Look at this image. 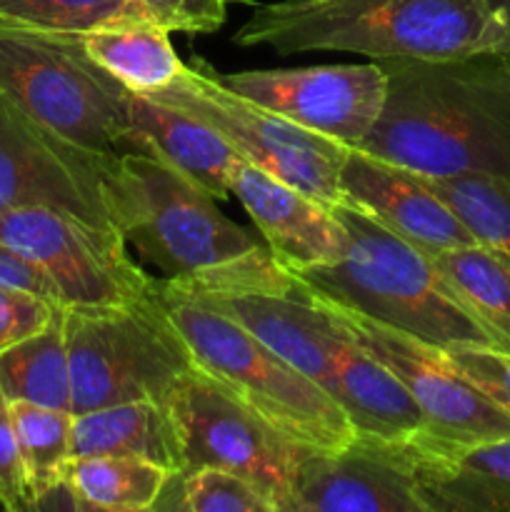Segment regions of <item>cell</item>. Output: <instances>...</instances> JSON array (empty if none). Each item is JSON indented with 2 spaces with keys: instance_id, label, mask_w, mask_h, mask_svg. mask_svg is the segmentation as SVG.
<instances>
[{
  "instance_id": "cell-1",
  "label": "cell",
  "mask_w": 510,
  "mask_h": 512,
  "mask_svg": "<svg viewBox=\"0 0 510 512\" xmlns=\"http://www.w3.org/2000/svg\"><path fill=\"white\" fill-rule=\"evenodd\" d=\"M383 113L355 148L430 175L510 178V55L385 58Z\"/></svg>"
},
{
  "instance_id": "cell-2",
  "label": "cell",
  "mask_w": 510,
  "mask_h": 512,
  "mask_svg": "<svg viewBox=\"0 0 510 512\" xmlns=\"http://www.w3.org/2000/svg\"><path fill=\"white\" fill-rule=\"evenodd\" d=\"M113 223L125 243L188 290H288L295 275L268 245L225 218L215 198L165 160L130 150L108 173Z\"/></svg>"
},
{
  "instance_id": "cell-3",
  "label": "cell",
  "mask_w": 510,
  "mask_h": 512,
  "mask_svg": "<svg viewBox=\"0 0 510 512\" xmlns=\"http://www.w3.org/2000/svg\"><path fill=\"white\" fill-rule=\"evenodd\" d=\"M235 43L280 55L335 50L438 60L508 53L510 35L490 0H278L258 5Z\"/></svg>"
},
{
  "instance_id": "cell-4",
  "label": "cell",
  "mask_w": 510,
  "mask_h": 512,
  "mask_svg": "<svg viewBox=\"0 0 510 512\" xmlns=\"http://www.w3.org/2000/svg\"><path fill=\"white\" fill-rule=\"evenodd\" d=\"M345 230L335 263L293 273L325 303L365 315L433 348L493 345L435 270L433 258L355 205H333Z\"/></svg>"
},
{
  "instance_id": "cell-5",
  "label": "cell",
  "mask_w": 510,
  "mask_h": 512,
  "mask_svg": "<svg viewBox=\"0 0 510 512\" xmlns=\"http://www.w3.org/2000/svg\"><path fill=\"white\" fill-rule=\"evenodd\" d=\"M155 293L193 363L290 440L308 448H340L358 435L318 383L238 320L168 280H155Z\"/></svg>"
},
{
  "instance_id": "cell-6",
  "label": "cell",
  "mask_w": 510,
  "mask_h": 512,
  "mask_svg": "<svg viewBox=\"0 0 510 512\" xmlns=\"http://www.w3.org/2000/svg\"><path fill=\"white\" fill-rule=\"evenodd\" d=\"M73 413L155 400L168 405L175 383L193 368L188 345L158 293L105 308H65Z\"/></svg>"
},
{
  "instance_id": "cell-7",
  "label": "cell",
  "mask_w": 510,
  "mask_h": 512,
  "mask_svg": "<svg viewBox=\"0 0 510 512\" xmlns=\"http://www.w3.org/2000/svg\"><path fill=\"white\" fill-rule=\"evenodd\" d=\"M0 90L78 148L118 155L128 143L125 88L95 68L70 35L0 18Z\"/></svg>"
},
{
  "instance_id": "cell-8",
  "label": "cell",
  "mask_w": 510,
  "mask_h": 512,
  "mask_svg": "<svg viewBox=\"0 0 510 512\" xmlns=\"http://www.w3.org/2000/svg\"><path fill=\"white\" fill-rule=\"evenodd\" d=\"M148 98L190 113L228 140L240 158L313 195L320 203L338 205L343 200L340 168L350 145L310 133L243 98L205 63H185L173 83L153 90Z\"/></svg>"
},
{
  "instance_id": "cell-9",
  "label": "cell",
  "mask_w": 510,
  "mask_h": 512,
  "mask_svg": "<svg viewBox=\"0 0 510 512\" xmlns=\"http://www.w3.org/2000/svg\"><path fill=\"white\" fill-rule=\"evenodd\" d=\"M168 410L178 430L183 468H223L258 485L280 512H293L295 443L228 388L193 365L175 383Z\"/></svg>"
},
{
  "instance_id": "cell-10",
  "label": "cell",
  "mask_w": 510,
  "mask_h": 512,
  "mask_svg": "<svg viewBox=\"0 0 510 512\" xmlns=\"http://www.w3.org/2000/svg\"><path fill=\"white\" fill-rule=\"evenodd\" d=\"M0 243L38 265L63 308H105L150 298V280L128 255L118 230L60 208L30 205L0 213Z\"/></svg>"
},
{
  "instance_id": "cell-11",
  "label": "cell",
  "mask_w": 510,
  "mask_h": 512,
  "mask_svg": "<svg viewBox=\"0 0 510 512\" xmlns=\"http://www.w3.org/2000/svg\"><path fill=\"white\" fill-rule=\"evenodd\" d=\"M113 158L63 140L0 90V213L48 205L118 230L108 200Z\"/></svg>"
},
{
  "instance_id": "cell-12",
  "label": "cell",
  "mask_w": 510,
  "mask_h": 512,
  "mask_svg": "<svg viewBox=\"0 0 510 512\" xmlns=\"http://www.w3.org/2000/svg\"><path fill=\"white\" fill-rule=\"evenodd\" d=\"M325 305L343 323L350 338L363 345L403 383L425 418V433L420 435L448 445H473L483 440L508 438L510 413L495 405L478 385L470 383L445 358V350L420 343L400 330L375 323L340 305Z\"/></svg>"
},
{
  "instance_id": "cell-13",
  "label": "cell",
  "mask_w": 510,
  "mask_h": 512,
  "mask_svg": "<svg viewBox=\"0 0 510 512\" xmlns=\"http://www.w3.org/2000/svg\"><path fill=\"white\" fill-rule=\"evenodd\" d=\"M220 80L290 123L350 148L363 143L378 123L388 90V78L378 60L365 65L245 70L220 75Z\"/></svg>"
},
{
  "instance_id": "cell-14",
  "label": "cell",
  "mask_w": 510,
  "mask_h": 512,
  "mask_svg": "<svg viewBox=\"0 0 510 512\" xmlns=\"http://www.w3.org/2000/svg\"><path fill=\"white\" fill-rule=\"evenodd\" d=\"M293 512H428L408 440L358 433L340 448H305L295 465Z\"/></svg>"
},
{
  "instance_id": "cell-15",
  "label": "cell",
  "mask_w": 510,
  "mask_h": 512,
  "mask_svg": "<svg viewBox=\"0 0 510 512\" xmlns=\"http://www.w3.org/2000/svg\"><path fill=\"white\" fill-rule=\"evenodd\" d=\"M340 193L395 235L428 255L478 245L463 220L435 195L420 175L350 148L340 168Z\"/></svg>"
},
{
  "instance_id": "cell-16",
  "label": "cell",
  "mask_w": 510,
  "mask_h": 512,
  "mask_svg": "<svg viewBox=\"0 0 510 512\" xmlns=\"http://www.w3.org/2000/svg\"><path fill=\"white\" fill-rule=\"evenodd\" d=\"M273 258L290 273L330 265L343 255L345 230L333 205L283 183L258 165L240 160L230 180Z\"/></svg>"
},
{
  "instance_id": "cell-17",
  "label": "cell",
  "mask_w": 510,
  "mask_h": 512,
  "mask_svg": "<svg viewBox=\"0 0 510 512\" xmlns=\"http://www.w3.org/2000/svg\"><path fill=\"white\" fill-rule=\"evenodd\" d=\"M428 512H510V435L473 445L408 440Z\"/></svg>"
},
{
  "instance_id": "cell-18",
  "label": "cell",
  "mask_w": 510,
  "mask_h": 512,
  "mask_svg": "<svg viewBox=\"0 0 510 512\" xmlns=\"http://www.w3.org/2000/svg\"><path fill=\"white\" fill-rule=\"evenodd\" d=\"M125 138L138 150L165 160L208 190L215 200L230 195V180L243 158L213 128L185 110L125 88Z\"/></svg>"
},
{
  "instance_id": "cell-19",
  "label": "cell",
  "mask_w": 510,
  "mask_h": 512,
  "mask_svg": "<svg viewBox=\"0 0 510 512\" xmlns=\"http://www.w3.org/2000/svg\"><path fill=\"white\" fill-rule=\"evenodd\" d=\"M333 398L348 415L355 433L383 440H410L425 433L423 413L403 383L355 343L350 333L335 360Z\"/></svg>"
},
{
  "instance_id": "cell-20",
  "label": "cell",
  "mask_w": 510,
  "mask_h": 512,
  "mask_svg": "<svg viewBox=\"0 0 510 512\" xmlns=\"http://www.w3.org/2000/svg\"><path fill=\"white\" fill-rule=\"evenodd\" d=\"M163 465L123 455H83L70 458L60 473V483L50 490L43 508L143 512L153 510L170 478Z\"/></svg>"
},
{
  "instance_id": "cell-21",
  "label": "cell",
  "mask_w": 510,
  "mask_h": 512,
  "mask_svg": "<svg viewBox=\"0 0 510 512\" xmlns=\"http://www.w3.org/2000/svg\"><path fill=\"white\" fill-rule=\"evenodd\" d=\"M123 455L163 465L170 473L183 468L178 430L168 405L155 400L105 405L75 415L73 458Z\"/></svg>"
},
{
  "instance_id": "cell-22",
  "label": "cell",
  "mask_w": 510,
  "mask_h": 512,
  "mask_svg": "<svg viewBox=\"0 0 510 512\" xmlns=\"http://www.w3.org/2000/svg\"><path fill=\"white\" fill-rule=\"evenodd\" d=\"M70 38L95 68L140 95L165 88L185 68L170 43V30L153 20L105 25Z\"/></svg>"
},
{
  "instance_id": "cell-23",
  "label": "cell",
  "mask_w": 510,
  "mask_h": 512,
  "mask_svg": "<svg viewBox=\"0 0 510 512\" xmlns=\"http://www.w3.org/2000/svg\"><path fill=\"white\" fill-rule=\"evenodd\" d=\"M0 390L8 400L73 410L65 308L58 310L48 328L0 353Z\"/></svg>"
},
{
  "instance_id": "cell-24",
  "label": "cell",
  "mask_w": 510,
  "mask_h": 512,
  "mask_svg": "<svg viewBox=\"0 0 510 512\" xmlns=\"http://www.w3.org/2000/svg\"><path fill=\"white\" fill-rule=\"evenodd\" d=\"M433 258L435 270L455 298L493 338L495 348L510 353V268L480 245L443 250Z\"/></svg>"
},
{
  "instance_id": "cell-25",
  "label": "cell",
  "mask_w": 510,
  "mask_h": 512,
  "mask_svg": "<svg viewBox=\"0 0 510 512\" xmlns=\"http://www.w3.org/2000/svg\"><path fill=\"white\" fill-rule=\"evenodd\" d=\"M20 460L28 478L33 510L60 483L65 463L73 458V410L10 400Z\"/></svg>"
},
{
  "instance_id": "cell-26",
  "label": "cell",
  "mask_w": 510,
  "mask_h": 512,
  "mask_svg": "<svg viewBox=\"0 0 510 512\" xmlns=\"http://www.w3.org/2000/svg\"><path fill=\"white\" fill-rule=\"evenodd\" d=\"M420 180L463 220L480 248L490 250L510 268V178H503V175H450V178L420 175Z\"/></svg>"
},
{
  "instance_id": "cell-27",
  "label": "cell",
  "mask_w": 510,
  "mask_h": 512,
  "mask_svg": "<svg viewBox=\"0 0 510 512\" xmlns=\"http://www.w3.org/2000/svg\"><path fill=\"white\" fill-rule=\"evenodd\" d=\"M153 510L163 512H280L255 483L223 468L178 470Z\"/></svg>"
},
{
  "instance_id": "cell-28",
  "label": "cell",
  "mask_w": 510,
  "mask_h": 512,
  "mask_svg": "<svg viewBox=\"0 0 510 512\" xmlns=\"http://www.w3.org/2000/svg\"><path fill=\"white\" fill-rule=\"evenodd\" d=\"M0 18L45 33L78 35L150 15L138 0H0Z\"/></svg>"
},
{
  "instance_id": "cell-29",
  "label": "cell",
  "mask_w": 510,
  "mask_h": 512,
  "mask_svg": "<svg viewBox=\"0 0 510 512\" xmlns=\"http://www.w3.org/2000/svg\"><path fill=\"white\" fill-rule=\"evenodd\" d=\"M445 358L478 385L495 405L510 413V353L493 345H455Z\"/></svg>"
},
{
  "instance_id": "cell-30",
  "label": "cell",
  "mask_w": 510,
  "mask_h": 512,
  "mask_svg": "<svg viewBox=\"0 0 510 512\" xmlns=\"http://www.w3.org/2000/svg\"><path fill=\"white\" fill-rule=\"evenodd\" d=\"M58 310L60 305L40 295L0 285V353L48 328Z\"/></svg>"
},
{
  "instance_id": "cell-31",
  "label": "cell",
  "mask_w": 510,
  "mask_h": 512,
  "mask_svg": "<svg viewBox=\"0 0 510 512\" xmlns=\"http://www.w3.org/2000/svg\"><path fill=\"white\" fill-rule=\"evenodd\" d=\"M158 25L170 33L205 35L223 28L228 0H138Z\"/></svg>"
},
{
  "instance_id": "cell-32",
  "label": "cell",
  "mask_w": 510,
  "mask_h": 512,
  "mask_svg": "<svg viewBox=\"0 0 510 512\" xmlns=\"http://www.w3.org/2000/svg\"><path fill=\"white\" fill-rule=\"evenodd\" d=\"M0 505L10 512L33 510V495L20 460L10 400L5 398L3 390H0Z\"/></svg>"
},
{
  "instance_id": "cell-33",
  "label": "cell",
  "mask_w": 510,
  "mask_h": 512,
  "mask_svg": "<svg viewBox=\"0 0 510 512\" xmlns=\"http://www.w3.org/2000/svg\"><path fill=\"white\" fill-rule=\"evenodd\" d=\"M0 285H10V288L28 290V293L40 295V298L50 300V303L60 305L58 290L50 283L48 275L38 268L35 263H30L25 255H20L18 250L8 248V245L0 243Z\"/></svg>"
},
{
  "instance_id": "cell-34",
  "label": "cell",
  "mask_w": 510,
  "mask_h": 512,
  "mask_svg": "<svg viewBox=\"0 0 510 512\" xmlns=\"http://www.w3.org/2000/svg\"><path fill=\"white\" fill-rule=\"evenodd\" d=\"M490 5H493L495 13L503 18L505 28H508V35H510V0H490ZM508 55H510V45H508Z\"/></svg>"
}]
</instances>
